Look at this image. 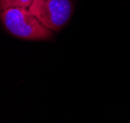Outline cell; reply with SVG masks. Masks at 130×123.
I'll return each mask as SVG.
<instances>
[{
  "mask_svg": "<svg viewBox=\"0 0 130 123\" xmlns=\"http://www.w3.org/2000/svg\"><path fill=\"white\" fill-rule=\"evenodd\" d=\"M38 21L51 32H59L69 23L73 12L72 0H33L28 7Z\"/></svg>",
  "mask_w": 130,
  "mask_h": 123,
  "instance_id": "obj_2",
  "label": "cell"
},
{
  "mask_svg": "<svg viewBox=\"0 0 130 123\" xmlns=\"http://www.w3.org/2000/svg\"><path fill=\"white\" fill-rule=\"evenodd\" d=\"M33 0H0V11L9 8H28Z\"/></svg>",
  "mask_w": 130,
  "mask_h": 123,
  "instance_id": "obj_3",
  "label": "cell"
},
{
  "mask_svg": "<svg viewBox=\"0 0 130 123\" xmlns=\"http://www.w3.org/2000/svg\"><path fill=\"white\" fill-rule=\"evenodd\" d=\"M0 20L7 32L26 40H47L53 32L43 26L28 8H9L0 11Z\"/></svg>",
  "mask_w": 130,
  "mask_h": 123,
  "instance_id": "obj_1",
  "label": "cell"
}]
</instances>
